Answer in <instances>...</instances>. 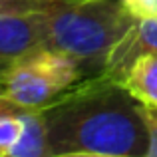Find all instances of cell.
Returning a JSON list of instances; mask_svg holds the SVG:
<instances>
[{"label": "cell", "instance_id": "1", "mask_svg": "<svg viewBox=\"0 0 157 157\" xmlns=\"http://www.w3.org/2000/svg\"><path fill=\"white\" fill-rule=\"evenodd\" d=\"M50 155L88 151L145 157L143 109L121 84L101 76L82 78L40 107Z\"/></svg>", "mask_w": 157, "mask_h": 157}, {"label": "cell", "instance_id": "12", "mask_svg": "<svg viewBox=\"0 0 157 157\" xmlns=\"http://www.w3.org/2000/svg\"><path fill=\"white\" fill-rule=\"evenodd\" d=\"M52 157H127V155H109V153H88V151H74V153H60Z\"/></svg>", "mask_w": 157, "mask_h": 157}, {"label": "cell", "instance_id": "10", "mask_svg": "<svg viewBox=\"0 0 157 157\" xmlns=\"http://www.w3.org/2000/svg\"><path fill=\"white\" fill-rule=\"evenodd\" d=\"M119 4L133 18H155L157 20V0H119Z\"/></svg>", "mask_w": 157, "mask_h": 157}, {"label": "cell", "instance_id": "7", "mask_svg": "<svg viewBox=\"0 0 157 157\" xmlns=\"http://www.w3.org/2000/svg\"><path fill=\"white\" fill-rule=\"evenodd\" d=\"M18 113L24 121V133L8 157H52L40 109H18Z\"/></svg>", "mask_w": 157, "mask_h": 157}, {"label": "cell", "instance_id": "6", "mask_svg": "<svg viewBox=\"0 0 157 157\" xmlns=\"http://www.w3.org/2000/svg\"><path fill=\"white\" fill-rule=\"evenodd\" d=\"M119 84L141 105L157 107V54L139 56L127 68Z\"/></svg>", "mask_w": 157, "mask_h": 157}, {"label": "cell", "instance_id": "3", "mask_svg": "<svg viewBox=\"0 0 157 157\" xmlns=\"http://www.w3.org/2000/svg\"><path fill=\"white\" fill-rule=\"evenodd\" d=\"M80 80L76 62L48 48H36L0 70V104L40 109Z\"/></svg>", "mask_w": 157, "mask_h": 157}, {"label": "cell", "instance_id": "11", "mask_svg": "<svg viewBox=\"0 0 157 157\" xmlns=\"http://www.w3.org/2000/svg\"><path fill=\"white\" fill-rule=\"evenodd\" d=\"M143 109V119H145V127H147V153L145 157H157V107L149 105H141Z\"/></svg>", "mask_w": 157, "mask_h": 157}, {"label": "cell", "instance_id": "2", "mask_svg": "<svg viewBox=\"0 0 157 157\" xmlns=\"http://www.w3.org/2000/svg\"><path fill=\"white\" fill-rule=\"evenodd\" d=\"M133 22L119 0H76L48 12L42 48L64 54L76 62L82 78H92L104 70L109 52Z\"/></svg>", "mask_w": 157, "mask_h": 157}, {"label": "cell", "instance_id": "8", "mask_svg": "<svg viewBox=\"0 0 157 157\" xmlns=\"http://www.w3.org/2000/svg\"><path fill=\"white\" fill-rule=\"evenodd\" d=\"M24 133V121L18 109L0 104V157H8Z\"/></svg>", "mask_w": 157, "mask_h": 157}, {"label": "cell", "instance_id": "5", "mask_svg": "<svg viewBox=\"0 0 157 157\" xmlns=\"http://www.w3.org/2000/svg\"><path fill=\"white\" fill-rule=\"evenodd\" d=\"M145 54H157V20L135 18L131 28L109 52L105 66L100 74L119 84L127 68L139 56H145Z\"/></svg>", "mask_w": 157, "mask_h": 157}, {"label": "cell", "instance_id": "4", "mask_svg": "<svg viewBox=\"0 0 157 157\" xmlns=\"http://www.w3.org/2000/svg\"><path fill=\"white\" fill-rule=\"evenodd\" d=\"M48 12L0 16V70L44 46Z\"/></svg>", "mask_w": 157, "mask_h": 157}, {"label": "cell", "instance_id": "9", "mask_svg": "<svg viewBox=\"0 0 157 157\" xmlns=\"http://www.w3.org/2000/svg\"><path fill=\"white\" fill-rule=\"evenodd\" d=\"M76 0H0V16L52 12Z\"/></svg>", "mask_w": 157, "mask_h": 157}]
</instances>
